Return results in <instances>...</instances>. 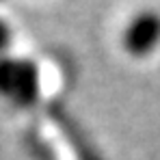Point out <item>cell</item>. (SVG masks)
<instances>
[{
  "label": "cell",
  "mask_w": 160,
  "mask_h": 160,
  "mask_svg": "<svg viewBox=\"0 0 160 160\" xmlns=\"http://www.w3.org/2000/svg\"><path fill=\"white\" fill-rule=\"evenodd\" d=\"M123 46L132 56H147L160 46V15L145 11L132 18L123 32Z\"/></svg>",
  "instance_id": "obj_2"
},
{
  "label": "cell",
  "mask_w": 160,
  "mask_h": 160,
  "mask_svg": "<svg viewBox=\"0 0 160 160\" xmlns=\"http://www.w3.org/2000/svg\"><path fill=\"white\" fill-rule=\"evenodd\" d=\"M9 39H11V35H9V28L4 22H0V52L9 46Z\"/></svg>",
  "instance_id": "obj_3"
},
{
  "label": "cell",
  "mask_w": 160,
  "mask_h": 160,
  "mask_svg": "<svg viewBox=\"0 0 160 160\" xmlns=\"http://www.w3.org/2000/svg\"><path fill=\"white\" fill-rule=\"evenodd\" d=\"M39 69L24 58L4 56L0 58V98L15 104L30 106L39 95Z\"/></svg>",
  "instance_id": "obj_1"
}]
</instances>
